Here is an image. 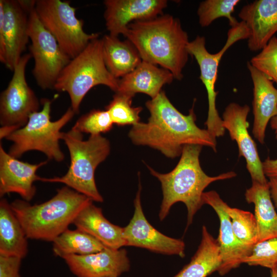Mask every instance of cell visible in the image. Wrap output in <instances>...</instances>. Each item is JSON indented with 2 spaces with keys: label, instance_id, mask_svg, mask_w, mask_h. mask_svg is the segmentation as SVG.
Here are the masks:
<instances>
[{
  "label": "cell",
  "instance_id": "2e32d148",
  "mask_svg": "<svg viewBox=\"0 0 277 277\" xmlns=\"http://www.w3.org/2000/svg\"><path fill=\"white\" fill-rule=\"evenodd\" d=\"M63 259L77 277H118L130 269V261L124 249L108 247L90 254H70Z\"/></svg>",
  "mask_w": 277,
  "mask_h": 277
},
{
  "label": "cell",
  "instance_id": "836d02e7",
  "mask_svg": "<svg viewBox=\"0 0 277 277\" xmlns=\"http://www.w3.org/2000/svg\"><path fill=\"white\" fill-rule=\"evenodd\" d=\"M22 259L17 256L0 255V277H19Z\"/></svg>",
  "mask_w": 277,
  "mask_h": 277
},
{
  "label": "cell",
  "instance_id": "5b68a950",
  "mask_svg": "<svg viewBox=\"0 0 277 277\" xmlns=\"http://www.w3.org/2000/svg\"><path fill=\"white\" fill-rule=\"evenodd\" d=\"M61 140L66 145L70 156V164L67 173L61 177L43 178L45 182L61 183L81 193L93 201L102 202L94 179L98 165L110 153V142L101 135H91L83 140L82 133L72 128L62 132Z\"/></svg>",
  "mask_w": 277,
  "mask_h": 277
},
{
  "label": "cell",
  "instance_id": "9a60e30c",
  "mask_svg": "<svg viewBox=\"0 0 277 277\" xmlns=\"http://www.w3.org/2000/svg\"><path fill=\"white\" fill-rule=\"evenodd\" d=\"M104 18L109 34L124 35L128 26L137 21H147L162 15L166 0H106Z\"/></svg>",
  "mask_w": 277,
  "mask_h": 277
},
{
  "label": "cell",
  "instance_id": "8fae6325",
  "mask_svg": "<svg viewBox=\"0 0 277 277\" xmlns=\"http://www.w3.org/2000/svg\"><path fill=\"white\" fill-rule=\"evenodd\" d=\"M30 54L34 62L33 75L42 89H53L62 70L71 58L39 19L35 8L29 14Z\"/></svg>",
  "mask_w": 277,
  "mask_h": 277
},
{
  "label": "cell",
  "instance_id": "d6a6232c",
  "mask_svg": "<svg viewBox=\"0 0 277 277\" xmlns=\"http://www.w3.org/2000/svg\"><path fill=\"white\" fill-rule=\"evenodd\" d=\"M249 63L275 83L277 86V37L274 36Z\"/></svg>",
  "mask_w": 277,
  "mask_h": 277
},
{
  "label": "cell",
  "instance_id": "d590c367",
  "mask_svg": "<svg viewBox=\"0 0 277 277\" xmlns=\"http://www.w3.org/2000/svg\"><path fill=\"white\" fill-rule=\"evenodd\" d=\"M268 184L271 198L277 211V177L269 178Z\"/></svg>",
  "mask_w": 277,
  "mask_h": 277
},
{
  "label": "cell",
  "instance_id": "30bf717a",
  "mask_svg": "<svg viewBox=\"0 0 277 277\" xmlns=\"http://www.w3.org/2000/svg\"><path fill=\"white\" fill-rule=\"evenodd\" d=\"M31 57L30 53L22 55L8 86L1 94V139L25 126L30 115L39 108V101L25 76L26 66Z\"/></svg>",
  "mask_w": 277,
  "mask_h": 277
},
{
  "label": "cell",
  "instance_id": "1f68e13d",
  "mask_svg": "<svg viewBox=\"0 0 277 277\" xmlns=\"http://www.w3.org/2000/svg\"><path fill=\"white\" fill-rule=\"evenodd\" d=\"M250 266H260L270 269L277 266V238L258 242L251 253L242 261Z\"/></svg>",
  "mask_w": 277,
  "mask_h": 277
},
{
  "label": "cell",
  "instance_id": "ba28073f",
  "mask_svg": "<svg viewBox=\"0 0 277 277\" xmlns=\"http://www.w3.org/2000/svg\"><path fill=\"white\" fill-rule=\"evenodd\" d=\"M35 10L42 24L71 59L98 37V33L85 32L83 21L76 17V9L68 1L37 0Z\"/></svg>",
  "mask_w": 277,
  "mask_h": 277
},
{
  "label": "cell",
  "instance_id": "d4e9b609",
  "mask_svg": "<svg viewBox=\"0 0 277 277\" xmlns=\"http://www.w3.org/2000/svg\"><path fill=\"white\" fill-rule=\"evenodd\" d=\"M28 238L7 200L0 201V255L24 258Z\"/></svg>",
  "mask_w": 277,
  "mask_h": 277
},
{
  "label": "cell",
  "instance_id": "603a6c76",
  "mask_svg": "<svg viewBox=\"0 0 277 277\" xmlns=\"http://www.w3.org/2000/svg\"><path fill=\"white\" fill-rule=\"evenodd\" d=\"M246 201L254 205L258 226V242L277 238V211L271 198L268 182L252 181L245 192Z\"/></svg>",
  "mask_w": 277,
  "mask_h": 277
},
{
  "label": "cell",
  "instance_id": "ffe728a7",
  "mask_svg": "<svg viewBox=\"0 0 277 277\" xmlns=\"http://www.w3.org/2000/svg\"><path fill=\"white\" fill-rule=\"evenodd\" d=\"M253 83V123L252 132L259 142L264 143L266 130L270 120L277 115V88L264 73L247 63Z\"/></svg>",
  "mask_w": 277,
  "mask_h": 277
},
{
  "label": "cell",
  "instance_id": "ac0fdd59",
  "mask_svg": "<svg viewBox=\"0 0 277 277\" xmlns=\"http://www.w3.org/2000/svg\"><path fill=\"white\" fill-rule=\"evenodd\" d=\"M47 161L32 164L19 161L6 152L0 145V196L9 193L18 194L24 200L29 202L34 196V183L41 177L36 174L37 169Z\"/></svg>",
  "mask_w": 277,
  "mask_h": 277
},
{
  "label": "cell",
  "instance_id": "e575fe53",
  "mask_svg": "<svg viewBox=\"0 0 277 277\" xmlns=\"http://www.w3.org/2000/svg\"><path fill=\"white\" fill-rule=\"evenodd\" d=\"M262 166L266 177H277V159L267 157L262 162Z\"/></svg>",
  "mask_w": 277,
  "mask_h": 277
},
{
  "label": "cell",
  "instance_id": "8d00e7d4",
  "mask_svg": "<svg viewBox=\"0 0 277 277\" xmlns=\"http://www.w3.org/2000/svg\"><path fill=\"white\" fill-rule=\"evenodd\" d=\"M270 125L271 129L274 131L275 138L277 139V115L270 120Z\"/></svg>",
  "mask_w": 277,
  "mask_h": 277
},
{
  "label": "cell",
  "instance_id": "52a82bcc",
  "mask_svg": "<svg viewBox=\"0 0 277 277\" xmlns=\"http://www.w3.org/2000/svg\"><path fill=\"white\" fill-rule=\"evenodd\" d=\"M41 103V110L31 114L25 126L5 138L13 143L8 153L18 158L27 151L37 150L44 153L48 160L61 162L65 155L59 144L62 133L61 130L75 113L70 107L59 119L51 121V101L43 98Z\"/></svg>",
  "mask_w": 277,
  "mask_h": 277
},
{
  "label": "cell",
  "instance_id": "4fadbf2b",
  "mask_svg": "<svg viewBox=\"0 0 277 277\" xmlns=\"http://www.w3.org/2000/svg\"><path fill=\"white\" fill-rule=\"evenodd\" d=\"M140 183L134 200L133 215L124 228L126 246H134L168 255L185 256V244L181 239L165 235L154 228L146 219L141 202Z\"/></svg>",
  "mask_w": 277,
  "mask_h": 277
},
{
  "label": "cell",
  "instance_id": "484cf974",
  "mask_svg": "<svg viewBox=\"0 0 277 277\" xmlns=\"http://www.w3.org/2000/svg\"><path fill=\"white\" fill-rule=\"evenodd\" d=\"M222 264L217 239L203 226L202 239L190 262L174 277H206L218 270Z\"/></svg>",
  "mask_w": 277,
  "mask_h": 277
},
{
  "label": "cell",
  "instance_id": "9c48e42d",
  "mask_svg": "<svg viewBox=\"0 0 277 277\" xmlns=\"http://www.w3.org/2000/svg\"><path fill=\"white\" fill-rule=\"evenodd\" d=\"M249 36L248 28L241 22L229 30L225 45L216 53L212 54L208 51L204 36L197 35L194 40L189 42L187 46L189 55L194 56L198 63L200 69V78L207 93L208 112L205 124L207 130L216 138L223 135L225 130L222 126V119L219 116L215 103L217 92L215 91V84L219 65L223 54L230 46L239 40L248 39Z\"/></svg>",
  "mask_w": 277,
  "mask_h": 277
},
{
  "label": "cell",
  "instance_id": "4316f807",
  "mask_svg": "<svg viewBox=\"0 0 277 277\" xmlns=\"http://www.w3.org/2000/svg\"><path fill=\"white\" fill-rule=\"evenodd\" d=\"M52 242L54 254L62 258L70 254H90L106 247L90 234L77 228L73 230L68 228Z\"/></svg>",
  "mask_w": 277,
  "mask_h": 277
},
{
  "label": "cell",
  "instance_id": "4dcf8cb0",
  "mask_svg": "<svg viewBox=\"0 0 277 277\" xmlns=\"http://www.w3.org/2000/svg\"><path fill=\"white\" fill-rule=\"evenodd\" d=\"M113 123L108 112L105 110L93 109L82 115L72 128L81 133L101 135L109 131Z\"/></svg>",
  "mask_w": 277,
  "mask_h": 277
},
{
  "label": "cell",
  "instance_id": "7a4b0ae2",
  "mask_svg": "<svg viewBox=\"0 0 277 277\" xmlns=\"http://www.w3.org/2000/svg\"><path fill=\"white\" fill-rule=\"evenodd\" d=\"M138 51L142 61L159 65L181 80L189 55L187 32L180 20L170 14L129 24L124 35Z\"/></svg>",
  "mask_w": 277,
  "mask_h": 277
},
{
  "label": "cell",
  "instance_id": "f546056e",
  "mask_svg": "<svg viewBox=\"0 0 277 277\" xmlns=\"http://www.w3.org/2000/svg\"><path fill=\"white\" fill-rule=\"evenodd\" d=\"M239 0H206L200 3L197 9L199 22L202 27L209 26L215 19L224 17L229 21L231 27L239 22L232 14Z\"/></svg>",
  "mask_w": 277,
  "mask_h": 277
},
{
  "label": "cell",
  "instance_id": "e0dca14e",
  "mask_svg": "<svg viewBox=\"0 0 277 277\" xmlns=\"http://www.w3.org/2000/svg\"><path fill=\"white\" fill-rule=\"evenodd\" d=\"M202 199L204 204L211 206L220 220L217 242L220 249L222 264L217 271L221 275L238 267L251 251L244 246L235 237L230 219L227 212V204L214 190L204 192Z\"/></svg>",
  "mask_w": 277,
  "mask_h": 277
},
{
  "label": "cell",
  "instance_id": "6da1fadb",
  "mask_svg": "<svg viewBox=\"0 0 277 277\" xmlns=\"http://www.w3.org/2000/svg\"><path fill=\"white\" fill-rule=\"evenodd\" d=\"M146 106L150 112L148 122L132 126L128 133L134 144L149 146L170 159L181 155L187 145L209 147L216 151V137L197 126L193 108L188 115L183 114L163 90L147 101Z\"/></svg>",
  "mask_w": 277,
  "mask_h": 277
},
{
  "label": "cell",
  "instance_id": "277c9868",
  "mask_svg": "<svg viewBox=\"0 0 277 277\" xmlns=\"http://www.w3.org/2000/svg\"><path fill=\"white\" fill-rule=\"evenodd\" d=\"M92 202L88 197L65 186L43 203L31 205L24 200H16L10 206L28 239L53 242Z\"/></svg>",
  "mask_w": 277,
  "mask_h": 277
},
{
  "label": "cell",
  "instance_id": "8992f818",
  "mask_svg": "<svg viewBox=\"0 0 277 277\" xmlns=\"http://www.w3.org/2000/svg\"><path fill=\"white\" fill-rule=\"evenodd\" d=\"M119 79L108 70L103 57V40L91 41L86 48L72 58L60 73L54 89L68 93L71 106L75 114L89 91L95 86L105 85L116 92Z\"/></svg>",
  "mask_w": 277,
  "mask_h": 277
},
{
  "label": "cell",
  "instance_id": "f1b7e54d",
  "mask_svg": "<svg viewBox=\"0 0 277 277\" xmlns=\"http://www.w3.org/2000/svg\"><path fill=\"white\" fill-rule=\"evenodd\" d=\"M133 96L128 93L115 92L112 100L105 107L113 124L119 126H133L140 122V113L143 108L132 107Z\"/></svg>",
  "mask_w": 277,
  "mask_h": 277
},
{
  "label": "cell",
  "instance_id": "7c38bea8",
  "mask_svg": "<svg viewBox=\"0 0 277 277\" xmlns=\"http://www.w3.org/2000/svg\"><path fill=\"white\" fill-rule=\"evenodd\" d=\"M29 14L18 1H0V61L12 71L30 39Z\"/></svg>",
  "mask_w": 277,
  "mask_h": 277
},
{
  "label": "cell",
  "instance_id": "5bb4252c",
  "mask_svg": "<svg viewBox=\"0 0 277 277\" xmlns=\"http://www.w3.org/2000/svg\"><path fill=\"white\" fill-rule=\"evenodd\" d=\"M249 111L247 105L241 106L235 103H230L223 112L222 126L228 131L231 140L236 143L239 156L245 159L252 181L265 184L268 181L263 171L262 162L256 144L248 130L247 116Z\"/></svg>",
  "mask_w": 277,
  "mask_h": 277
},
{
  "label": "cell",
  "instance_id": "d6986e66",
  "mask_svg": "<svg viewBox=\"0 0 277 277\" xmlns=\"http://www.w3.org/2000/svg\"><path fill=\"white\" fill-rule=\"evenodd\" d=\"M249 32L248 47L263 49L277 32V0H256L245 5L239 13Z\"/></svg>",
  "mask_w": 277,
  "mask_h": 277
},
{
  "label": "cell",
  "instance_id": "7402d4cb",
  "mask_svg": "<svg viewBox=\"0 0 277 277\" xmlns=\"http://www.w3.org/2000/svg\"><path fill=\"white\" fill-rule=\"evenodd\" d=\"M73 224L76 228L90 234L106 247L118 249L126 246L124 228L107 220L102 209L93 205L92 202L79 212Z\"/></svg>",
  "mask_w": 277,
  "mask_h": 277
},
{
  "label": "cell",
  "instance_id": "74e56055",
  "mask_svg": "<svg viewBox=\"0 0 277 277\" xmlns=\"http://www.w3.org/2000/svg\"><path fill=\"white\" fill-rule=\"evenodd\" d=\"M271 277H277V266L271 269Z\"/></svg>",
  "mask_w": 277,
  "mask_h": 277
},
{
  "label": "cell",
  "instance_id": "83f0119b",
  "mask_svg": "<svg viewBox=\"0 0 277 277\" xmlns=\"http://www.w3.org/2000/svg\"><path fill=\"white\" fill-rule=\"evenodd\" d=\"M226 210L235 237L244 246L252 251L258 243V226L254 215L228 205Z\"/></svg>",
  "mask_w": 277,
  "mask_h": 277
},
{
  "label": "cell",
  "instance_id": "cb8c5ba5",
  "mask_svg": "<svg viewBox=\"0 0 277 277\" xmlns=\"http://www.w3.org/2000/svg\"><path fill=\"white\" fill-rule=\"evenodd\" d=\"M102 40L105 65L115 78L123 77L142 62L138 51L128 39L121 41L117 36L107 34Z\"/></svg>",
  "mask_w": 277,
  "mask_h": 277
},
{
  "label": "cell",
  "instance_id": "44dd1931",
  "mask_svg": "<svg viewBox=\"0 0 277 277\" xmlns=\"http://www.w3.org/2000/svg\"><path fill=\"white\" fill-rule=\"evenodd\" d=\"M173 78L169 70L142 61L132 71L119 79L116 92L134 96L136 93H142L153 99L159 94L162 87L171 83Z\"/></svg>",
  "mask_w": 277,
  "mask_h": 277
},
{
  "label": "cell",
  "instance_id": "3957f363",
  "mask_svg": "<svg viewBox=\"0 0 277 277\" xmlns=\"http://www.w3.org/2000/svg\"><path fill=\"white\" fill-rule=\"evenodd\" d=\"M202 147L197 145H185L177 164L168 173H161L148 166L151 174L161 184L163 200L159 214L161 221L167 216L174 204L181 202L187 208V228L192 223L194 215L204 205L202 196L205 189L214 182L236 175L234 171L213 176L206 174L199 159Z\"/></svg>",
  "mask_w": 277,
  "mask_h": 277
}]
</instances>
